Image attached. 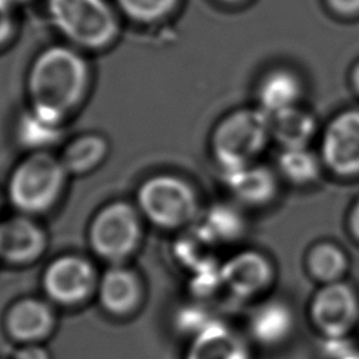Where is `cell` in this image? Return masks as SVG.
<instances>
[{"mask_svg": "<svg viewBox=\"0 0 359 359\" xmlns=\"http://www.w3.org/2000/svg\"><path fill=\"white\" fill-rule=\"evenodd\" d=\"M352 83H353V87L356 88V91L359 93V63L355 66V69L352 72Z\"/></svg>", "mask_w": 359, "mask_h": 359, "instance_id": "cell-29", "label": "cell"}, {"mask_svg": "<svg viewBox=\"0 0 359 359\" xmlns=\"http://www.w3.org/2000/svg\"><path fill=\"white\" fill-rule=\"evenodd\" d=\"M11 1H14V0H11Z\"/></svg>", "mask_w": 359, "mask_h": 359, "instance_id": "cell-32", "label": "cell"}, {"mask_svg": "<svg viewBox=\"0 0 359 359\" xmlns=\"http://www.w3.org/2000/svg\"><path fill=\"white\" fill-rule=\"evenodd\" d=\"M271 137V116L261 108L226 115L212 133V153L224 170L252 164Z\"/></svg>", "mask_w": 359, "mask_h": 359, "instance_id": "cell-3", "label": "cell"}, {"mask_svg": "<svg viewBox=\"0 0 359 359\" xmlns=\"http://www.w3.org/2000/svg\"><path fill=\"white\" fill-rule=\"evenodd\" d=\"M98 296L102 307L114 316L133 313L143 296L139 276L122 264L111 265L98 280Z\"/></svg>", "mask_w": 359, "mask_h": 359, "instance_id": "cell-13", "label": "cell"}, {"mask_svg": "<svg viewBox=\"0 0 359 359\" xmlns=\"http://www.w3.org/2000/svg\"><path fill=\"white\" fill-rule=\"evenodd\" d=\"M302 94L299 77L287 69H275L264 76L258 87L259 108L269 116L296 107Z\"/></svg>", "mask_w": 359, "mask_h": 359, "instance_id": "cell-17", "label": "cell"}, {"mask_svg": "<svg viewBox=\"0 0 359 359\" xmlns=\"http://www.w3.org/2000/svg\"><path fill=\"white\" fill-rule=\"evenodd\" d=\"M46 10L53 27L77 49H104L119 32L107 0H48Z\"/></svg>", "mask_w": 359, "mask_h": 359, "instance_id": "cell-2", "label": "cell"}, {"mask_svg": "<svg viewBox=\"0 0 359 359\" xmlns=\"http://www.w3.org/2000/svg\"><path fill=\"white\" fill-rule=\"evenodd\" d=\"M108 154V142L101 135H81L67 143L59 160L67 174L84 175L95 170Z\"/></svg>", "mask_w": 359, "mask_h": 359, "instance_id": "cell-19", "label": "cell"}, {"mask_svg": "<svg viewBox=\"0 0 359 359\" xmlns=\"http://www.w3.org/2000/svg\"><path fill=\"white\" fill-rule=\"evenodd\" d=\"M137 209L149 222L161 229H180L199 212L194 187L174 174H157L137 189Z\"/></svg>", "mask_w": 359, "mask_h": 359, "instance_id": "cell-5", "label": "cell"}, {"mask_svg": "<svg viewBox=\"0 0 359 359\" xmlns=\"http://www.w3.org/2000/svg\"><path fill=\"white\" fill-rule=\"evenodd\" d=\"M294 327L292 309L280 300H268L252 311L250 332L252 338L265 346L282 344Z\"/></svg>", "mask_w": 359, "mask_h": 359, "instance_id": "cell-16", "label": "cell"}, {"mask_svg": "<svg viewBox=\"0 0 359 359\" xmlns=\"http://www.w3.org/2000/svg\"><path fill=\"white\" fill-rule=\"evenodd\" d=\"M280 174L296 185H307L320 177V161L307 147L283 149L278 157Z\"/></svg>", "mask_w": 359, "mask_h": 359, "instance_id": "cell-22", "label": "cell"}, {"mask_svg": "<svg viewBox=\"0 0 359 359\" xmlns=\"http://www.w3.org/2000/svg\"><path fill=\"white\" fill-rule=\"evenodd\" d=\"M328 4L341 14H353L359 11V0H328Z\"/></svg>", "mask_w": 359, "mask_h": 359, "instance_id": "cell-27", "label": "cell"}, {"mask_svg": "<svg viewBox=\"0 0 359 359\" xmlns=\"http://www.w3.org/2000/svg\"><path fill=\"white\" fill-rule=\"evenodd\" d=\"M11 359H50V355L41 344H25L14 352Z\"/></svg>", "mask_w": 359, "mask_h": 359, "instance_id": "cell-26", "label": "cell"}, {"mask_svg": "<svg viewBox=\"0 0 359 359\" xmlns=\"http://www.w3.org/2000/svg\"><path fill=\"white\" fill-rule=\"evenodd\" d=\"M90 88V67L83 53L67 45L43 49L32 62L27 90L31 108L65 122Z\"/></svg>", "mask_w": 359, "mask_h": 359, "instance_id": "cell-1", "label": "cell"}, {"mask_svg": "<svg viewBox=\"0 0 359 359\" xmlns=\"http://www.w3.org/2000/svg\"><path fill=\"white\" fill-rule=\"evenodd\" d=\"M316 128L314 116L297 107L271 115V136L282 149L306 147L316 133Z\"/></svg>", "mask_w": 359, "mask_h": 359, "instance_id": "cell-18", "label": "cell"}, {"mask_svg": "<svg viewBox=\"0 0 359 359\" xmlns=\"http://www.w3.org/2000/svg\"><path fill=\"white\" fill-rule=\"evenodd\" d=\"M321 160L339 177L359 175V109H346L325 126Z\"/></svg>", "mask_w": 359, "mask_h": 359, "instance_id": "cell-9", "label": "cell"}, {"mask_svg": "<svg viewBox=\"0 0 359 359\" xmlns=\"http://www.w3.org/2000/svg\"><path fill=\"white\" fill-rule=\"evenodd\" d=\"M307 266L314 279L325 283L341 280L348 269V258L344 250L332 243H318L309 251Z\"/></svg>", "mask_w": 359, "mask_h": 359, "instance_id": "cell-21", "label": "cell"}, {"mask_svg": "<svg viewBox=\"0 0 359 359\" xmlns=\"http://www.w3.org/2000/svg\"><path fill=\"white\" fill-rule=\"evenodd\" d=\"M67 175L59 158L48 151H32L11 172L8 198L22 213L46 212L57 202Z\"/></svg>", "mask_w": 359, "mask_h": 359, "instance_id": "cell-4", "label": "cell"}, {"mask_svg": "<svg viewBox=\"0 0 359 359\" xmlns=\"http://www.w3.org/2000/svg\"><path fill=\"white\" fill-rule=\"evenodd\" d=\"M15 17L11 0H0V46H3L13 35Z\"/></svg>", "mask_w": 359, "mask_h": 359, "instance_id": "cell-25", "label": "cell"}, {"mask_svg": "<svg viewBox=\"0 0 359 359\" xmlns=\"http://www.w3.org/2000/svg\"><path fill=\"white\" fill-rule=\"evenodd\" d=\"M95 287H98L95 268L83 257H59L43 272V290L53 302L63 306L83 303Z\"/></svg>", "mask_w": 359, "mask_h": 359, "instance_id": "cell-8", "label": "cell"}, {"mask_svg": "<svg viewBox=\"0 0 359 359\" xmlns=\"http://www.w3.org/2000/svg\"><path fill=\"white\" fill-rule=\"evenodd\" d=\"M349 230L352 233V236L359 241V199L358 202L353 205L351 213H349Z\"/></svg>", "mask_w": 359, "mask_h": 359, "instance_id": "cell-28", "label": "cell"}, {"mask_svg": "<svg viewBox=\"0 0 359 359\" xmlns=\"http://www.w3.org/2000/svg\"><path fill=\"white\" fill-rule=\"evenodd\" d=\"M46 248V234L25 216L0 222V261L27 265L36 261Z\"/></svg>", "mask_w": 359, "mask_h": 359, "instance_id": "cell-11", "label": "cell"}, {"mask_svg": "<svg viewBox=\"0 0 359 359\" xmlns=\"http://www.w3.org/2000/svg\"><path fill=\"white\" fill-rule=\"evenodd\" d=\"M55 325V311L41 299H21L8 309L6 316L7 334L21 345L41 344L50 337Z\"/></svg>", "mask_w": 359, "mask_h": 359, "instance_id": "cell-12", "label": "cell"}, {"mask_svg": "<svg viewBox=\"0 0 359 359\" xmlns=\"http://www.w3.org/2000/svg\"><path fill=\"white\" fill-rule=\"evenodd\" d=\"M310 317L324 338L346 337L359 320V299L341 280L325 283L311 299Z\"/></svg>", "mask_w": 359, "mask_h": 359, "instance_id": "cell-7", "label": "cell"}, {"mask_svg": "<svg viewBox=\"0 0 359 359\" xmlns=\"http://www.w3.org/2000/svg\"><path fill=\"white\" fill-rule=\"evenodd\" d=\"M227 188L244 203L265 205L273 199L278 182L275 174L265 165L248 164L244 167L224 170Z\"/></svg>", "mask_w": 359, "mask_h": 359, "instance_id": "cell-15", "label": "cell"}, {"mask_svg": "<svg viewBox=\"0 0 359 359\" xmlns=\"http://www.w3.org/2000/svg\"><path fill=\"white\" fill-rule=\"evenodd\" d=\"M119 10L133 21L150 24L167 17L178 0H115Z\"/></svg>", "mask_w": 359, "mask_h": 359, "instance_id": "cell-24", "label": "cell"}, {"mask_svg": "<svg viewBox=\"0 0 359 359\" xmlns=\"http://www.w3.org/2000/svg\"><path fill=\"white\" fill-rule=\"evenodd\" d=\"M140 216L137 208L122 201L101 208L88 229V244L93 251L112 265L126 261L142 240Z\"/></svg>", "mask_w": 359, "mask_h": 359, "instance_id": "cell-6", "label": "cell"}, {"mask_svg": "<svg viewBox=\"0 0 359 359\" xmlns=\"http://www.w3.org/2000/svg\"><path fill=\"white\" fill-rule=\"evenodd\" d=\"M222 1H227V3H236V1H240V0H222Z\"/></svg>", "mask_w": 359, "mask_h": 359, "instance_id": "cell-31", "label": "cell"}, {"mask_svg": "<svg viewBox=\"0 0 359 359\" xmlns=\"http://www.w3.org/2000/svg\"><path fill=\"white\" fill-rule=\"evenodd\" d=\"M20 142L34 151H43L55 144L63 135V122L29 108L18 122Z\"/></svg>", "mask_w": 359, "mask_h": 359, "instance_id": "cell-20", "label": "cell"}, {"mask_svg": "<svg viewBox=\"0 0 359 359\" xmlns=\"http://www.w3.org/2000/svg\"><path fill=\"white\" fill-rule=\"evenodd\" d=\"M220 271L223 286L238 297L261 293L273 278L272 264L255 250H245L233 255L220 266Z\"/></svg>", "mask_w": 359, "mask_h": 359, "instance_id": "cell-10", "label": "cell"}, {"mask_svg": "<svg viewBox=\"0 0 359 359\" xmlns=\"http://www.w3.org/2000/svg\"><path fill=\"white\" fill-rule=\"evenodd\" d=\"M338 359H359V352L358 351H352V352H349L345 356L338 358Z\"/></svg>", "mask_w": 359, "mask_h": 359, "instance_id": "cell-30", "label": "cell"}, {"mask_svg": "<svg viewBox=\"0 0 359 359\" xmlns=\"http://www.w3.org/2000/svg\"><path fill=\"white\" fill-rule=\"evenodd\" d=\"M185 359H250V351L243 338L216 320L192 337Z\"/></svg>", "mask_w": 359, "mask_h": 359, "instance_id": "cell-14", "label": "cell"}, {"mask_svg": "<svg viewBox=\"0 0 359 359\" xmlns=\"http://www.w3.org/2000/svg\"><path fill=\"white\" fill-rule=\"evenodd\" d=\"M202 233L213 243L233 241L244 230L241 215L229 205H216L205 216L199 226Z\"/></svg>", "mask_w": 359, "mask_h": 359, "instance_id": "cell-23", "label": "cell"}]
</instances>
